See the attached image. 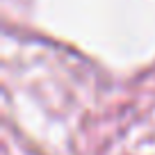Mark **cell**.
Listing matches in <instances>:
<instances>
[]
</instances>
